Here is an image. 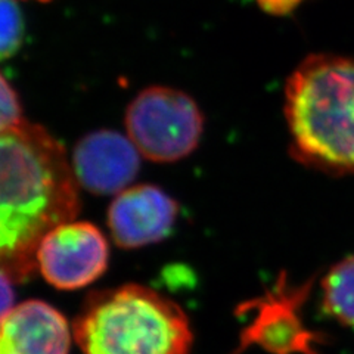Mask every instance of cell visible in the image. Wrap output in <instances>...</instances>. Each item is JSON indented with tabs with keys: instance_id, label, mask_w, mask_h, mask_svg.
<instances>
[{
	"instance_id": "cell-1",
	"label": "cell",
	"mask_w": 354,
	"mask_h": 354,
	"mask_svg": "<svg viewBox=\"0 0 354 354\" xmlns=\"http://www.w3.org/2000/svg\"><path fill=\"white\" fill-rule=\"evenodd\" d=\"M79 185L61 143L27 121L0 133V268L15 281L37 268V248L79 213Z\"/></svg>"
},
{
	"instance_id": "cell-2",
	"label": "cell",
	"mask_w": 354,
	"mask_h": 354,
	"mask_svg": "<svg viewBox=\"0 0 354 354\" xmlns=\"http://www.w3.org/2000/svg\"><path fill=\"white\" fill-rule=\"evenodd\" d=\"M292 158L328 176L354 174V57L312 53L285 83Z\"/></svg>"
},
{
	"instance_id": "cell-3",
	"label": "cell",
	"mask_w": 354,
	"mask_h": 354,
	"mask_svg": "<svg viewBox=\"0 0 354 354\" xmlns=\"http://www.w3.org/2000/svg\"><path fill=\"white\" fill-rule=\"evenodd\" d=\"M73 329L83 354H189L194 344L180 306L135 283L93 292Z\"/></svg>"
},
{
	"instance_id": "cell-4",
	"label": "cell",
	"mask_w": 354,
	"mask_h": 354,
	"mask_svg": "<svg viewBox=\"0 0 354 354\" xmlns=\"http://www.w3.org/2000/svg\"><path fill=\"white\" fill-rule=\"evenodd\" d=\"M126 129L142 157L155 162H174L191 155L199 145L204 115L185 92L151 86L130 102Z\"/></svg>"
},
{
	"instance_id": "cell-5",
	"label": "cell",
	"mask_w": 354,
	"mask_h": 354,
	"mask_svg": "<svg viewBox=\"0 0 354 354\" xmlns=\"http://www.w3.org/2000/svg\"><path fill=\"white\" fill-rule=\"evenodd\" d=\"M312 288L313 279L291 285L286 273H281L272 290L241 306L239 310L252 313L241 334L242 348L259 346L272 354H316L319 335L306 328L301 317Z\"/></svg>"
},
{
	"instance_id": "cell-6",
	"label": "cell",
	"mask_w": 354,
	"mask_h": 354,
	"mask_svg": "<svg viewBox=\"0 0 354 354\" xmlns=\"http://www.w3.org/2000/svg\"><path fill=\"white\" fill-rule=\"evenodd\" d=\"M36 259L48 283L58 290H79L105 273L109 248L95 225L70 220L44 235Z\"/></svg>"
},
{
	"instance_id": "cell-7",
	"label": "cell",
	"mask_w": 354,
	"mask_h": 354,
	"mask_svg": "<svg viewBox=\"0 0 354 354\" xmlns=\"http://www.w3.org/2000/svg\"><path fill=\"white\" fill-rule=\"evenodd\" d=\"M71 169L77 185L97 195L120 194L140 169L135 143L114 130H97L82 138L73 151Z\"/></svg>"
},
{
	"instance_id": "cell-8",
	"label": "cell",
	"mask_w": 354,
	"mask_h": 354,
	"mask_svg": "<svg viewBox=\"0 0 354 354\" xmlns=\"http://www.w3.org/2000/svg\"><path fill=\"white\" fill-rule=\"evenodd\" d=\"M179 214L174 199L153 185L127 187L108 208V227L118 247L135 250L167 236Z\"/></svg>"
},
{
	"instance_id": "cell-9",
	"label": "cell",
	"mask_w": 354,
	"mask_h": 354,
	"mask_svg": "<svg viewBox=\"0 0 354 354\" xmlns=\"http://www.w3.org/2000/svg\"><path fill=\"white\" fill-rule=\"evenodd\" d=\"M71 329L50 304L28 300L0 320V354H68Z\"/></svg>"
},
{
	"instance_id": "cell-10",
	"label": "cell",
	"mask_w": 354,
	"mask_h": 354,
	"mask_svg": "<svg viewBox=\"0 0 354 354\" xmlns=\"http://www.w3.org/2000/svg\"><path fill=\"white\" fill-rule=\"evenodd\" d=\"M324 312L354 329V254L335 263L320 282Z\"/></svg>"
},
{
	"instance_id": "cell-11",
	"label": "cell",
	"mask_w": 354,
	"mask_h": 354,
	"mask_svg": "<svg viewBox=\"0 0 354 354\" xmlns=\"http://www.w3.org/2000/svg\"><path fill=\"white\" fill-rule=\"evenodd\" d=\"M26 24L17 0H0V61L19 50L24 40Z\"/></svg>"
},
{
	"instance_id": "cell-12",
	"label": "cell",
	"mask_w": 354,
	"mask_h": 354,
	"mask_svg": "<svg viewBox=\"0 0 354 354\" xmlns=\"http://www.w3.org/2000/svg\"><path fill=\"white\" fill-rule=\"evenodd\" d=\"M24 121L15 91L0 74V133L14 129Z\"/></svg>"
},
{
	"instance_id": "cell-13",
	"label": "cell",
	"mask_w": 354,
	"mask_h": 354,
	"mask_svg": "<svg viewBox=\"0 0 354 354\" xmlns=\"http://www.w3.org/2000/svg\"><path fill=\"white\" fill-rule=\"evenodd\" d=\"M14 276L6 269L0 268V320H2L14 307L15 290Z\"/></svg>"
},
{
	"instance_id": "cell-14",
	"label": "cell",
	"mask_w": 354,
	"mask_h": 354,
	"mask_svg": "<svg viewBox=\"0 0 354 354\" xmlns=\"http://www.w3.org/2000/svg\"><path fill=\"white\" fill-rule=\"evenodd\" d=\"M263 12L273 17H286L300 8L304 0H256Z\"/></svg>"
},
{
	"instance_id": "cell-15",
	"label": "cell",
	"mask_w": 354,
	"mask_h": 354,
	"mask_svg": "<svg viewBox=\"0 0 354 354\" xmlns=\"http://www.w3.org/2000/svg\"><path fill=\"white\" fill-rule=\"evenodd\" d=\"M37 2H50V0H37Z\"/></svg>"
}]
</instances>
